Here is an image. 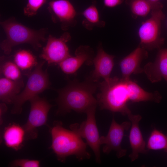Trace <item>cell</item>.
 Instances as JSON below:
<instances>
[{
	"instance_id": "11",
	"label": "cell",
	"mask_w": 167,
	"mask_h": 167,
	"mask_svg": "<svg viewBox=\"0 0 167 167\" xmlns=\"http://www.w3.org/2000/svg\"><path fill=\"white\" fill-rule=\"evenodd\" d=\"M49 8L53 20L61 24L62 29L66 30L76 24L75 11L67 0H55L50 2Z\"/></svg>"
},
{
	"instance_id": "4",
	"label": "cell",
	"mask_w": 167,
	"mask_h": 167,
	"mask_svg": "<svg viewBox=\"0 0 167 167\" xmlns=\"http://www.w3.org/2000/svg\"><path fill=\"white\" fill-rule=\"evenodd\" d=\"M0 24L6 36V38L0 43V48L6 54L11 53L14 46L22 44H30L38 50L42 46L41 43L47 40L45 28L34 30L12 18L1 22Z\"/></svg>"
},
{
	"instance_id": "22",
	"label": "cell",
	"mask_w": 167,
	"mask_h": 167,
	"mask_svg": "<svg viewBox=\"0 0 167 167\" xmlns=\"http://www.w3.org/2000/svg\"><path fill=\"white\" fill-rule=\"evenodd\" d=\"M146 147L148 150L164 149L167 152V134L165 135L154 129L148 138Z\"/></svg>"
},
{
	"instance_id": "14",
	"label": "cell",
	"mask_w": 167,
	"mask_h": 167,
	"mask_svg": "<svg viewBox=\"0 0 167 167\" xmlns=\"http://www.w3.org/2000/svg\"><path fill=\"white\" fill-rule=\"evenodd\" d=\"M93 51L88 46H81L76 50L75 56H70L58 64L62 71L67 74L75 73L84 63L93 62Z\"/></svg>"
},
{
	"instance_id": "3",
	"label": "cell",
	"mask_w": 167,
	"mask_h": 167,
	"mask_svg": "<svg viewBox=\"0 0 167 167\" xmlns=\"http://www.w3.org/2000/svg\"><path fill=\"white\" fill-rule=\"evenodd\" d=\"M52 139L51 148L58 160L64 162L68 156L74 155L79 161L90 158L87 150V143L72 131L62 126V122L56 121L51 128Z\"/></svg>"
},
{
	"instance_id": "21",
	"label": "cell",
	"mask_w": 167,
	"mask_h": 167,
	"mask_svg": "<svg viewBox=\"0 0 167 167\" xmlns=\"http://www.w3.org/2000/svg\"><path fill=\"white\" fill-rule=\"evenodd\" d=\"M85 19L83 22L84 26L88 30L95 26L103 27L105 23L100 20L98 12L96 6L92 5L87 8L83 13Z\"/></svg>"
},
{
	"instance_id": "10",
	"label": "cell",
	"mask_w": 167,
	"mask_h": 167,
	"mask_svg": "<svg viewBox=\"0 0 167 167\" xmlns=\"http://www.w3.org/2000/svg\"><path fill=\"white\" fill-rule=\"evenodd\" d=\"M71 38L70 34L66 32L59 38L49 35L45 46L43 48L40 57L49 64H58L71 56L66 43Z\"/></svg>"
},
{
	"instance_id": "16",
	"label": "cell",
	"mask_w": 167,
	"mask_h": 167,
	"mask_svg": "<svg viewBox=\"0 0 167 167\" xmlns=\"http://www.w3.org/2000/svg\"><path fill=\"white\" fill-rule=\"evenodd\" d=\"M115 56L105 52L101 46L98 49L96 57L94 58L93 63L94 69L91 79L94 82H97L100 78L104 80L110 78L114 65Z\"/></svg>"
},
{
	"instance_id": "25",
	"label": "cell",
	"mask_w": 167,
	"mask_h": 167,
	"mask_svg": "<svg viewBox=\"0 0 167 167\" xmlns=\"http://www.w3.org/2000/svg\"><path fill=\"white\" fill-rule=\"evenodd\" d=\"M11 166L16 167H39L40 166V162L36 160L18 159L12 162Z\"/></svg>"
},
{
	"instance_id": "24",
	"label": "cell",
	"mask_w": 167,
	"mask_h": 167,
	"mask_svg": "<svg viewBox=\"0 0 167 167\" xmlns=\"http://www.w3.org/2000/svg\"><path fill=\"white\" fill-rule=\"evenodd\" d=\"M46 0H28L24 9V14L28 17L36 15L38 10L46 2Z\"/></svg>"
},
{
	"instance_id": "7",
	"label": "cell",
	"mask_w": 167,
	"mask_h": 167,
	"mask_svg": "<svg viewBox=\"0 0 167 167\" xmlns=\"http://www.w3.org/2000/svg\"><path fill=\"white\" fill-rule=\"evenodd\" d=\"M29 101L30 109L27 122L22 126L25 140L36 139L37 128L47 124L49 112L52 105L45 99L36 96Z\"/></svg>"
},
{
	"instance_id": "2",
	"label": "cell",
	"mask_w": 167,
	"mask_h": 167,
	"mask_svg": "<svg viewBox=\"0 0 167 167\" xmlns=\"http://www.w3.org/2000/svg\"><path fill=\"white\" fill-rule=\"evenodd\" d=\"M96 82L91 78L82 82L74 80L58 90V96L55 100L58 107L56 114H63L72 110L86 113L96 106L97 101L93 95L98 86Z\"/></svg>"
},
{
	"instance_id": "13",
	"label": "cell",
	"mask_w": 167,
	"mask_h": 167,
	"mask_svg": "<svg viewBox=\"0 0 167 167\" xmlns=\"http://www.w3.org/2000/svg\"><path fill=\"white\" fill-rule=\"evenodd\" d=\"M131 123L129 139L132 149V152L129 157L131 161H134L139 157L140 153H147L148 150L139 126V122L142 119L139 114L134 115L132 113L127 116Z\"/></svg>"
},
{
	"instance_id": "6",
	"label": "cell",
	"mask_w": 167,
	"mask_h": 167,
	"mask_svg": "<svg viewBox=\"0 0 167 167\" xmlns=\"http://www.w3.org/2000/svg\"><path fill=\"white\" fill-rule=\"evenodd\" d=\"M45 62L38 63L33 71L28 74V79L24 90L16 96L13 103L11 113L19 114L22 110V106L27 101L38 96V94L49 88L50 83L47 70H43Z\"/></svg>"
},
{
	"instance_id": "9",
	"label": "cell",
	"mask_w": 167,
	"mask_h": 167,
	"mask_svg": "<svg viewBox=\"0 0 167 167\" xmlns=\"http://www.w3.org/2000/svg\"><path fill=\"white\" fill-rule=\"evenodd\" d=\"M131 126V122L128 121L119 124L116 122L113 118L107 135L101 136L100 138L101 145H104L103 148V152L108 154L111 151H115L118 158L125 156L127 150L121 147V142L125 131H128Z\"/></svg>"
},
{
	"instance_id": "20",
	"label": "cell",
	"mask_w": 167,
	"mask_h": 167,
	"mask_svg": "<svg viewBox=\"0 0 167 167\" xmlns=\"http://www.w3.org/2000/svg\"><path fill=\"white\" fill-rule=\"evenodd\" d=\"M14 60L23 71L29 70L38 64L35 57L29 51L24 49L17 51L14 55Z\"/></svg>"
},
{
	"instance_id": "1",
	"label": "cell",
	"mask_w": 167,
	"mask_h": 167,
	"mask_svg": "<svg viewBox=\"0 0 167 167\" xmlns=\"http://www.w3.org/2000/svg\"><path fill=\"white\" fill-rule=\"evenodd\" d=\"M98 86L100 92L96 100L101 109L119 112L124 116L131 113L128 106L129 102L150 101L159 103L162 99L158 91L147 92L130 78L110 77Z\"/></svg>"
},
{
	"instance_id": "12",
	"label": "cell",
	"mask_w": 167,
	"mask_h": 167,
	"mask_svg": "<svg viewBox=\"0 0 167 167\" xmlns=\"http://www.w3.org/2000/svg\"><path fill=\"white\" fill-rule=\"evenodd\" d=\"M148 57L147 50L139 44L137 47L128 55L122 59L119 62L122 77L129 78L132 74H140L143 72V69L140 64L143 60Z\"/></svg>"
},
{
	"instance_id": "27",
	"label": "cell",
	"mask_w": 167,
	"mask_h": 167,
	"mask_svg": "<svg viewBox=\"0 0 167 167\" xmlns=\"http://www.w3.org/2000/svg\"><path fill=\"white\" fill-rule=\"evenodd\" d=\"M7 108L6 104L2 102L0 104V124H2L3 121L2 117L3 114L6 111Z\"/></svg>"
},
{
	"instance_id": "18",
	"label": "cell",
	"mask_w": 167,
	"mask_h": 167,
	"mask_svg": "<svg viewBox=\"0 0 167 167\" xmlns=\"http://www.w3.org/2000/svg\"><path fill=\"white\" fill-rule=\"evenodd\" d=\"M3 138L5 144L8 147L16 151L20 149L25 140L23 126L15 123H10L4 129Z\"/></svg>"
},
{
	"instance_id": "17",
	"label": "cell",
	"mask_w": 167,
	"mask_h": 167,
	"mask_svg": "<svg viewBox=\"0 0 167 167\" xmlns=\"http://www.w3.org/2000/svg\"><path fill=\"white\" fill-rule=\"evenodd\" d=\"M24 86L22 79L13 80L5 77L0 79V99L6 104H13Z\"/></svg>"
},
{
	"instance_id": "5",
	"label": "cell",
	"mask_w": 167,
	"mask_h": 167,
	"mask_svg": "<svg viewBox=\"0 0 167 167\" xmlns=\"http://www.w3.org/2000/svg\"><path fill=\"white\" fill-rule=\"evenodd\" d=\"M163 6L162 3L157 2L150 12L151 17L143 22L139 28V44L147 50L159 49L164 43L165 39L161 36V23L165 17Z\"/></svg>"
},
{
	"instance_id": "23",
	"label": "cell",
	"mask_w": 167,
	"mask_h": 167,
	"mask_svg": "<svg viewBox=\"0 0 167 167\" xmlns=\"http://www.w3.org/2000/svg\"><path fill=\"white\" fill-rule=\"evenodd\" d=\"M1 73L5 77L13 80L21 79L20 69L14 62L7 61L2 64Z\"/></svg>"
},
{
	"instance_id": "26",
	"label": "cell",
	"mask_w": 167,
	"mask_h": 167,
	"mask_svg": "<svg viewBox=\"0 0 167 167\" xmlns=\"http://www.w3.org/2000/svg\"><path fill=\"white\" fill-rule=\"evenodd\" d=\"M124 0H104L105 5L108 7H113L121 4Z\"/></svg>"
},
{
	"instance_id": "8",
	"label": "cell",
	"mask_w": 167,
	"mask_h": 167,
	"mask_svg": "<svg viewBox=\"0 0 167 167\" xmlns=\"http://www.w3.org/2000/svg\"><path fill=\"white\" fill-rule=\"evenodd\" d=\"M96 106H93L86 112V120L81 124L74 123L71 125V130L82 138L86 140L87 145L93 152L96 162L101 163L100 147L101 145L98 129L95 119Z\"/></svg>"
},
{
	"instance_id": "15",
	"label": "cell",
	"mask_w": 167,
	"mask_h": 167,
	"mask_svg": "<svg viewBox=\"0 0 167 167\" xmlns=\"http://www.w3.org/2000/svg\"><path fill=\"white\" fill-rule=\"evenodd\" d=\"M153 62H149L144 66L143 72L152 83L164 79L167 83V48L158 49Z\"/></svg>"
},
{
	"instance_id": "19",
	"label": "cell",
	"mask_w": 167,
	"mask_h": 167,
	"mask_svg": "<svg viewBox=\"0 0 167 167\" xmlns=\"http://www.w3.org/2000/svg\"><path fill=\"white\" fill-rule=\"evenodd\" d=\"M126 2L130 9L132 18L135 19L146 16L157 2L152 3L149 0H126Z\"/></svg>"
},
{
	"instance_id": "28",
	"label": "cell",
	"mask_w": 167,
	"mask_h": 167,
	"mask_svg": "<svg viewBox=\"0 0 167 167\" xmlns=\"http://www.w3.org/2000/svg\"><path fill=\"white\" fill-rule=\"evenodd\" d=\"M150 2L152 3H156L159 2L160 0H149Z\"/></svg>"
}]
</instances>
